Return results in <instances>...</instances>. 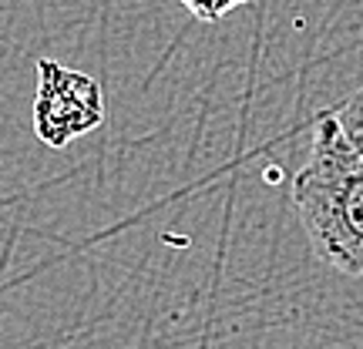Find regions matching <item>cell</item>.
<instances>
[{"instance_id": "6da1fadb", "label": "cell", "mask_w": 363, "mask_h": 349, "mask_svg": "<svg viewBox=\"0 0 363 349\" xmlns=\"http://www.w3.org/2000/svg\"><path fill=\"white\" fill-rule=\"evenodd\" d=\"M293 208L316 259L363 275V155L333 115L316 121L310 158L293 178Z\"/></svg>"}, {"instance_id": "7a4b0ae2", "label": "cell", "mask_w": 363, "mask_h": 349, "mask_svg": "<svg viewBox=\"0 0 363 349\" xmlns=\"http://www.w3.org/2000/svg\"><path fill=\"white\" fill-rule=\"evenodd\" d=\"M104 121L101 84L54 57L38 61V94H34V135L48 148H65Z\"/></svg>"}, {"instance_id": "3957f363", "label": "cell", "mask_w": 363, "mask_h": 349, "mask_svg": "<svg viewBox=\"0 0 363 349\" xmlns=\"http://www.w3.org/2000/svg\"><path fill=\"white\" fill-rule=\"evenodd\" d=\"M330 115L337 118V125L343 128L347 142L363 155V91H357L353 98H347V101L340 104L337 111H330Z\"/></svg>"}, {"instance_id": "277c9868", "label": "cell", "mask_w": 363, "mask_h": 349, "mask_svg": "<svg viewBox=\"0 0 363 349\" xmlns=\"http://www.w3.org/2000/svg\"><path fill=\"white\" fill-rule=\"evenodd\" d=\"M179 4L192 13L195 21H202V24H216V21H222L229 11L242 7V4H249V0H179Z\"/></svg>"}]
</instances>
